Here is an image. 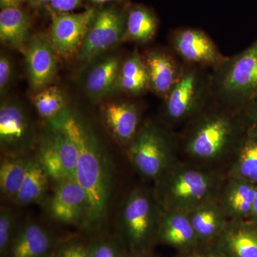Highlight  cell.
<instances>
[{
  "instance_id": "obj_1",
  "label": "cell",
  "mask_w": 257,
  "mask_h": 257,
  "mask_svg": "<svg viewBox=\"0 0 257 257\" xmlns=\"http://www.w3.org/2000/svg\"><path fill=\"white\" fill-rule=\"evenodd\" d=\"M249 124L243 111L225 107L211 99L177 133L179 159L225 173Z\"/></svg>"
},
{
  "instance_id": "obj_2",
  "label": "cell",
  "mask_w": 257,
  "mask_h": 257,
  "mask_svg": "<svg viewBox=\"0 0 257 257\" xmlns=\"http://www.w3.org/2000/svg\"><path fill=\"white\" fill-rule=\"evenodd\" d=\"M67 132L79 150L75 179L87 193L89 212L84 229H95L105 219L111 187V167L106 152L80 116L64 109L50 120Z\"/></svg>"
},
{
  "instance_id": "obj_3",
  "label": "cell",
  "mask_w": 257,
  "mask_h": 257,
  "mask_svg": "<svg viewBox=\"0 0 257 257\" xmlns=\"http://www.w3.org/2000/svg\"><path fill=\"white\" fill-rule=\"evenodd\" d=\"M225 177L221 171L202 168L179 159L154 182L153 190L164 211L189 213L217 199Z\"/></svg>"
},
{
  "instance_id": "obj_4",
  "label": "cell",
  "mask_w": 257,
  "mask_h": 257,
  "mask_svg": "<svg viewBox=\"0 0 257 257\" xmlns=\"http://www.w3.org/2000/svg\"><path fill=\"white\" fill-rule=\"evenodd\" d=\"M211 77L213 100L243 111L257 96V39L240 53L225 57L211 69Z\"/></svg>"
},
{
  "instance_id": "obj_5",
  "label": "cell",
  "mask_w": 257,
  "mask_h": 257,
  "mask_svg": "<svg viewBox=\"0 0 257 257\" xmlns=\"http://www.w3.org/2000/svg\"><path fill=\"white\" fill-rule=\"evenodd\" d=\"M163 213L153 189L136 187L128 193L118 217L119 236L128 251L152 250Z\"/></svg>"
},
{
  "instance_id": "obj_6",
  "label": "cell",
  "mask_w": 257,
  "mask_h": 257,
  "mask_svg": "<svg viewBox=\"0 0 257 257\" xmlns=\"http://www.w3.org/2000/svg\"><path fill=\"white\" fill-rule=\"evenodd\" d=\"M127 155L139 175L155 182L179 160L177 134L165 124L146 121L128 145Z\"/></svg>"
},
{
  "instance_id": "obj_7",
  "label": "cell",
  "mask_w": 257,
  "mask_h": 257,
  "mask_svg": "<svg viewBox=\"0 0 257 257\" xmlns=\"http://www.w3.org/2000/svg\"><path fill=\"white\" fill-rule=\"evenodd\" d=\"M211 85V69L184 63L180 77L164 99L166 126L182 127L201 112L212 99Z\"/></svg>"
},
{
  "instance_id": "obj_8",
  "label": "cell",
  "mask_w": 257,
  "mask_h": 257,
  "mask_svg": "<svg viewBox=\"0 0 257 257\" xmlns=\"http://www.w3.org/2000/svg\"><path fill=\"white\" fill-rule=\"evenodd\" d=\"M126 19L127 10L116 5L103 6L96 9L78 51L79 60L84 62H91L124 41Z\"/></svg>"
},
{
  "instance_id": "obj_9",
  "label": "cell",
  "mask_w": 257,
  "mask_h": 257,
  "mask_svg": "<svg viewBox=\"0 0 257 257\" xmlns=\"http://www.w3.org/2000/svg\"><path fill=\"white\" fill-rule=\"evenodd\" d=\"M50 121L52 126L42 138L36 158L56 183L75 179L78 147L62 126Z\"/></svg>"
},
{
  "instance_id": "obj_10",
  "label": "cell",
  "mask_w": 257,
  "mask_h": 257,
  "mask_svg": "<svg viewBox=\"0 0 257 257\" xmlns=\"http://www.w3.org/2000/svg\"><path fill=\"white\" fill-rule=\"evenodd\" d=\"M0 145L5 156H25L35 147L31 121L15 101H6L0 107Z\"/></svg>"
},
{
  "instance_id": "obj_11",
  "label": "cell",
  "mask_w": 257,
  "mask_h": 257,
  "mask_svg": "<svg viewBox=\"0 0 257 257\" xmlns=\"http://www.w3.org/2000/svg\"><path fill=\"white\" fill-rule=\"evenodd\" d=\"M172 51L184 64L213 69L225 56L205 32L194 28L176 30L170 35Z\"/></svg>"
},
{
  "instance_id": "obj_12",
  "label": "cell",
  "mask_w": 257,
  "mask_h": 257,
  "mask_svg": "<svg viewBox=\"0 0 257 257\" xmlns=\"http://www.w3.org/2000/svg\"><path fill=\"white\" fill-rule=\"evenodd\" d=\"M96 9L80 13H52L48 39L57 56L67 58L78 52Z\"/></svg>"
},
{
  "instance_id": "obj_13",
  "label": "cell",
  "mask_w": 257,
  "mask_h": 257,
  "mask_svg": "<svg viewBox=\"0 0 257 257\" xmlns=\"http://www.w3.org/2000/svg\"><path fill=\"white\" fill-rule=\"evenodd\" d=\"M47 210L54 220L78 225L84 229L89 212L87 193L76 179L57 182L47 204Z\"/></svg>"
},
{
  "instance_id": "obj_14",
  "label": "cell",
  "mask_w": 257,
  "mask_h": 257,
  "mask_svg": "<svg viewBox=\"0 0 257 257\" xmlns=\"http://www.w3.org/2000/svg\"><path fill=\"white\" fill-rule=\"evenodd\" d=\"M21 51L25 56L32 89L38 92L49 87L57 75L58 63L57 55L48 37L37 35L32 37Z\"/></svg>"
},
{
  "instance_id": "obj_15",
  "label": "cell",
  "mask_w": 257,
  "mask_h": 257,
  "mask_svg": "<svg viewBox=\"0 0 257 257\" xmlns=\"http://www.w3.org/2000/svg\"><path fill=\"white\" fill-rule=\"evenodd\" d=\"M57 236L34 221L19 224L10 244L8 257H51L60 246Z\"/></svg>"
},
{
  "instance_id": "obj_16",
  "label": "cell",
  "mask_w": 257,
  "mask_h": 257,
  "mask_svg": "<svg viewBox=\"0 0 257 257\" xmlns=\"http://www.w3.org/2000/svg\"><path fill=\"white\" fill-rule=\"evenodd\" d=\"M148 72L149 88L165 99L175 85L183 69L184 63L172 51L155 49L143 57Z\"/></svg>"
},
{
  "instance_id": "obj_17",
  "label": "cell",
  "mask_w": 257,
  "mask_h": 257,
  "mask_svg": "<svg viewBox=\"0 0 257 257\" xmlns=\"http://www.w3.org/2000/svg\"><path fill=\"white\" fill-rule=\"evenodd\" d=\"M101 116L113 138L128 147L141 127V112L135 103L128 101H112L101 107Z\"/></svg>"
},
{
  "instance_id": "obj_18",
  "label": "cell",
  "mask_w": 257,
  "mask_h": 257,
  "mask_svg": "<svg viewBox=\"0 0 257 257\" xmlns=\"http://www.w3.org/2000/svg\"><path fill=\"white\" fill-rule=\"evenodd\" d=\"M257 184L237 177H225L217 201L229 220L248 219Z\"/></svg>"
},
{
  "instance_id": "obj_19",
  "label": "cell",
  "mask_w": 257,
  "mask_h": 257,
  "mask_svg": "<svg viewBox=\"0 0 257 257\" xmlns=\"http://www.w3.org/2000/svg\"><path fill=\"white\" fill-rule=\"evenodd\" d=\"M215 242L227 257H257V223L229 220Z\"/></svg>"
},
{
  "instance_id": "obj_20",
  "label": "cell",
  "mask_w": 257,
  "mask_h": 257,
  "mask_svg": "<svg viewBox=\"0 0 257 257\" xmlns=\"http://www.w3.org/2000/svg\"><path fill=\"white\" fill-rule=\"evenodd\" d=\"M199 243L188 213L164 211L157 233L156 243L175 248L179 253L190 249Z\"/></svg>"
},
{
  "instance_id": "obj_21",
  "label": "cell",
  "mask_w": 257,
  "mask_h": 257,
  "mask_svg": "<svg viewBox=\"0 0 257 257\" xmlns=\"http://www.w3.org/2000/svg\"><path fill=\"white\" fill-rule=\"evenodd\" d=\"M84 77V89L94 100L118 89L121 59L117 55H107L96 60Z\"/></svg>"
},
{
  "instance_id": "obj_22",
  "label": "cell",
  "mask_w": 257,
  "mask_h": 257,
  "mask_svg": "<svg viewBox=\"0 0 257 257\" xmlns=\"http://www.w3.org/2000/svg\"><path fill=\"white\" fill-rule=\"evenodd\" d=\"M188 215L199 242H215L229 221L217 199L202 204Z\"/></svg>"
},
{
  "instance_id": "obj_23",
  "label": "cell",
  "mask_w": 257,
  "mask_h": 257,
  "mask_svg": "<svg viewBox=\"0 0 257 257\" xmlns=\"http://www.w3.org/2000/svg\"><path fill=\"white\" fill-rule=\"evenodd\" d=\"M225 174L257 184V126L251 124L226 167Z\"/></svg>"
},
{
  "instance_id": "obj_24",
  "label": "cell",
  "mask_w": 257,
  "mask_h": 257,
  "mask_svg": "<svg viewBox=\"0 0 257 257\" xmlns=\"http://www.w3.org/2000/svg\"><path fill=\"white\" fill-rule=\"evenodd\" d=\"M30 20L20 8L0 12V40L7 46L22 50L30 40Z\"/></svg>"
},
{
  "instance_id": "obj_25",
  "label": "cell",
  "mask_w": 257,
  "mask_h": 257,
  "mask_svg": "<svg viewBox=\"0 0 257 257\" xmlns=\"http://www.w3.org/2000/svg\"><path fill=\"white\" fill-rule=\"evenodd\" d=\"M50 179L37 159H30L26 176L13 202L27 206L45 202Z\"/></svg>"
},
{
  "instance_id": "obj_26",
  "label": "cell",
  "mask_w": 257,
  "mask_h": 257,
  "mask_svg": "<svg viewBox=\"0 0 257 257\" xmlns=\"http://www.w3.org/2000/svg\"><path fill=\"white\" fill-rule=\"evenodd\" d=\"M149 88L148 72L143 57L134 50L122 62L118 79V90L138 96Z\"/></svg>"
},
{
  "instance_id": "obj_27",
  "label": "cell",
  "mask_w": 257,
  "mask_h": 257,
  "mask_svg": "<svg viewBox=\"0 0 257 257\" xmlns=\"http://www.w3.org/2000/svg\"><path fill=\"white\" fill-rule=\"evenodd\" d=\"M158 21L155 13L143 5H133L127 10L124 40L145 44L156 35Z\"/></svg>"
},
{
  "instance_id": "obj_28",
  "label": "cell",
  "mask_w": 257,
  "mask_h": 257,
  "mask_svg": "<svg viewBox=\"0 0 257 257\" xmlns=\"http://www.w3.org/2000/svg\"><path fill=\"white\" fill-rule=\"evenodd\" d=\"M30 159L25 156H5L0 165L2 196L14 200L28 172Z\"/></svg>"
},
{
  "instance_id": "obj_29",
  "label": "cell",
  "mask_w": 257,
  "mask_h": 257,
  "mask_svg": "<svg viewBox=\"0 0 257 257\" xmlns=\"http://www.w3.org/2000/svg\"><path fill=\"white\" fill-rule=\"evenodd\" d=\"M38 114L44 119L52 120L66 109L65 98L58 87L49 86L38 91L32 98Z\"/></svg>"
},
{
  "instance_id": "obj_30",
  "label": "cell",
  "mask_w": 257,
  "mask_h": 257,
  "mask_svg": "<svg viewBox=\"0 0 257 257\" xmlns=\"http://www.w3.org/2000/svg\"><path fill=\"white\" fill-rule=\"evenodd\" d=\"M18 217L12 207L3 206L0 210V255L8 256L10 246L18 229Z\"/></svg>"
},
{
  "instance_id": "obj_31",
  "label": "cell",
  "mask_w": 257,
  "mask_h": 257,
  "mask_svg": "<svg viewBox=\"0 0 257 257\" xmlns=\"http://www.w3.org/2000/svg\"><path fill=\"white\" fill-rule=\"evenodd\" d=\"M91 257H126L128 249L119 236L98 238L88 244Z\"/></svg>"
},
{
  "instance_id": "obj_32",
  "label": "cell",
  "mask_w": 257,
  "mask_h": 257,
  "mask_svg": "<svg viewBox=\"0 0 257 257\" xmlns=\"http://www.w3.org/2000/svg\"><path fill=\"white\" fill-rule=\"evenodd\" d=\"M54 257H91L88 245L71 239L60 243Z\"/></svg>"
},
{
  "instance_id": "obj_33",
  "label": "cell",
  "mask_w": 257,
  "mask_h": 257,
  "mask_svg": "<svg viewBox=\"0 0 257 257\" xmlns=\"http://www.w3.org/2000/svg\"><path fill=\"white\" fill-rule=\"evenodd\" d=\"M175 257H227L216 242H199L187 251L177 253Z\"/></svg>"
},
{
  "instance_id": "obj_34",
  "label": "cell",
  "mask_w": 257,
  "mask_h": 257,
  "mask_svg": "<svg viewBox=\"0 0 257 257\" xmlns=\"http://www.w3.org/2000/svg\"><path fill=\"white\" fill-rule=\"evenodd\" d=\"M12 62L9 57L5 55L0 57V92L4 94L12 76Z\"/></svg>"
},
{
  "instance_id": "obj_35",
  "label": "cell",
  "mask_w": 257,
  "mask_h": 257,
  "mask_svg": "<svg viewBox=\"0 0 257 257\" xmlns=\"http://www.w3.org/2000/svg\"><path fill=\"white\" fill-rule=\"evenodd\" d=\"M83 0H52L49 7L52 13H69L82 5Z\"/></svg>"
},
{
  "instance_id": "obj_36",
  "label": "cell",
  "mask_w": 257,
  "mask_h": 257,
  "mask_svg": "<svg viewBox=\"0 0 257 257\" xmlns=\"http://www.w3.org/2000/svg\"><path fill=\"white\" fill-rule=\"evenodd\" d=\"M243 112L249 123L257 126V96L246 106Z\"/></svg>"
},
{
  "instance_id": "obj_37",
  "label": "cell",
  "mask_w": 257,
  "mask_h": 257,
  "mask_svg": "<svg viewBox=\"0 0 257 257\" xmlns=\"http://www.w3.org/2000/svg\"><path fill=\"white\" fill-rule=\"evenodd\" d=\"M27 0H0V8H20Z\"/></svg>"
},
{
  "instance_id": "obj_38",
  "label": "cell",
  "mask_w": 257,
  "mask_h": 257,
  "mask_svg": "<svg viewBox=\"0 0 257 257\" xmlns=\"http://www.w3.org/2000/svg\"><path fill=\"white\" fill-rule=\"evenodd\" d=\"M126 257H153L152 250L148 251H128L126 253Z\"/></svg>"
},
{
  "instance_id": "obj_39",
  "label": "cell",
  "mask_w": 257,
  "mask_h": 257,
  "mask_svg": "<svg viewBox=\"0 0 257 257\" xmlns=\"http://www.w3.org/2000/svg\"><path fill=\"white\" fill-rule=\"evenodd\" d=\"M52 1V0H27L29 4L35 8H41L45 5L49 6Z\"/></svg>"
},
{
  "instance_id": "obj_40",
  "label": "cell",
  "mask_w": 257,
  "mask_h": 257,
  "mask_svg": "<svg viewBox=\"0 0 257 257\" xmlns=\"http://www.w3.org/2000/svg\"><path fill=\"white\" fill-rule=\"evenodd\" d=\"M249 220L257 223V185L256 189V194H255L254 200H253L252 209H251V214H250Z\"/></svg>"
},
{
  "instance_id": "obj_41",
  "label": "cell",
  "mask_w": 257,
  "mask_h": 257,
  "mask_svg": "<svg viewBox=\"0 0 257 257\" xmlns=\"http://www.w3.org/2000/svg\"><path fill=\"white\" fill-rule=\"evenodd\" d=\"M93 5H104L110 3H124L126 0H87Z\"/></svg>"
},
{
  "instance_id": "obj_42",
  "label": "cell",
  "mask_w": 257,
  "mask_h": 257,
  "mask_svg": "<svg viewBox=\"0 0 257 257\" xmlns=\"http://www.w3.org/2000/svg\"><path fill=\"white\" fill-rule=\"evenodd\" d=\"M4 257H8V256H4Z\"/></svg>"
}]
</instances>
